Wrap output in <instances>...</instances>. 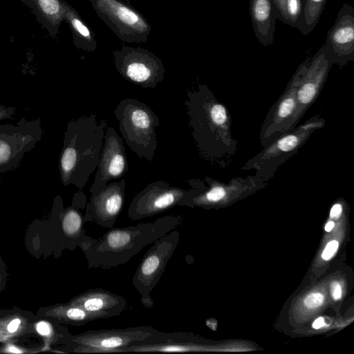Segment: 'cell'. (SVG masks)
<instances>
[{
    "mask_svg": "<svg viewBox=\"0 0 354 354\" xmlns=\"http://www.w3.org/2000/svg\"><path fill=\"white\" fill-rule=\"evenodd\" d=\"M182 219L180 216L166 215L153 223L109 228L102 237L81 248L88 268L108 269L124 264L146 245L175 229Z\"/></svg>",
    "mask_w": 354,
    "mask_h": 354,
    "instance_id": "cell-1",
    "label": "cell"
},
{
    "mask_svg": "<svg viewBox=\"0 0 354 354\" xmlns=\"http://www.w3.org/2000/svg\"><path fill=\"white\" fill-rule=\"evenodd\" d=\"M108 124L95 114L68 122L59 160L60 180L82 190L97 168Z\"/></svg>",
    "mask_w": 354,
    "mask_h": 354,
    "instance_id": "cell-2",
    "label": "cell"
},
{
    "mask_svg": "<svg viewBox=\"0 0 354 354\" xmlns=\"http://www.w3.org/2000/svg\"><path fill=\"white\" fill-rule=\"evenodd\" d=\"M113 112L125 143L138 158L151 162L158 147L156 128L160 124L153 111L144 102L127 97Z\"/></svg>",
    "mask_w": 354,
    "mask_h": 354,
    "instance_id": "cell-3",
    "label": "cell"
},
{
    "mask_svg": "<svg viewBox=\"0 0 354 354\" xmlns=\"http://www.w3.org/2000/svg\"><path fill=\"white\" fill-rule=\"evenodd\" d=\"M180 232L171 230L154 241L139 263L132 278V283L140 296L141 304L146 308L153 307L150 294L158 283L165 267L180 241Z\"/></svg>",
    "mask_w": 354,
    "mask_h": 354,
    "instance_id": "cell-4",
    "label": "cell"
},
{
    "mask_svg": "<svg viewBox=\"0 0 354 354\" xmlns=\"http://www.w3.org/2000/svg\"><path fill=\"white\" fill-rule=\"evenodd\" d=\"M151 326L89 330L74 338L75 351L81 353H118L127 346L142 341L156 332Z\"/></svg>",
    "mask_w": 354,
    "mask_h": 354,
    "instance_id": "cell-5",
    "label": "cell"
},
{
    "mask_svg": "<svg viewBox=\"0 0 354 354\" xmlns=\"http://www.w3.org/2000/svg\"><path fill=\"white\" fill-rule=\"evenodd\" d=\"M41 119L22 118L15 124H1L0 174L16 168L26 153L31 151L42 136Z\"/></svg>",
    "mask_w": 354,
    "mask_h": 354,
    "instance_id": "cell-6",
    "label": "cell"
},
{
    "mask_svg": "<svg viewBox=\"0 0 354 354\" xmlns=\"http://www.w3.org/2000/svg\"><path fill=\"white\" fill-rule=\"evenodd\" d=\"M189 192V189L171 186L162 180L151 183L133 197L128 216L133 221L153 216L179 206Z\"/></svg>",
    "mask_w": 354,
    "mask_h": 354,
    "instance_id": "cell-7",
    "label": "cell"
},
{
    "mask_svg": "<svg viewBox=\"0 0 354 354\" xmlns=\"http://www.w3.org/2000/svg\"><path fill=\"white\" fill-rule=\"evenodd\" d=\"M129 167L124 141L115 129L107 127L101 149L97 171L90 192L94 194L103 189L111 180L122 178Z\"/></svg>",
    "mask_w": 354,
    "mask_h": 354,
    "instance_id": "cell-8",
    "label": "cell"
},
{
    "mask_svg": "<svg viewBox=\"0 0 354 354\" xmlns=\"http://www.w3.org/2000/svg\"><path fill=\"white\" fill-rule=\"evenodd\" d=\"M323 46L332 64L340 68L354 61V8L351 5H342Z\"/></svg>",
    "mask_w": 354,
    "mask_h": 354,
    "instance_id": "cell-9",
    "label": "cell"
},
{
    "mask_svg": "<svg viewBox=\"0 0 354 354\" xmlns=\"http://www.w3.org/2000/svg\"><path fill=\"white\" fill-rule=\"evenodd\" d=\"M125 188L126 180L120 178L91 194L86 205L84 223L91 222L109 229L114 227L124 203Z\"/></svg>",
    "mask_w": 354,
    "mask_h": 354,
    "instance_id": "cell-10",
    "label": "cell"
},
{
    "mask_svg": "<svg viewBox=\"0 0 354 354\" xmlns=\"http://www.w3.org/2000/svg\"><path fill=\"white\" fill-rule=\"evenodd\" d=\"M115 63L124 79L143 88H154L164 79L163 65L153 55L140 53L119 55Z\"/></svg>",
    "mask_w": 354,
    "mask_h": 354,
    "instance_id": "cell-11",
    "label": "cell"
},
{
    "mask_svg": "<svg viewBox=\"0 0 354 354\" xmlns=\"http://www.w3.org/2000/svg\"><path fill=\"white\" fill-rule=\"evenodd\" d=\"M72 305L82 308L96 319L120 315L127 308L126 299L104 289H88L72 301Z\"/></svg>",
    "mask_w": 354,
    "mask_h": 354,
    "instance_id": "cell-12",
    "label": "cell"
},
{
    "mask_svg": "<svg viewBox=\"0 0 354 354\" xmlns=\"http://www.w3.org/2000/svg\"><path fill=\"white\" fill-rule=\"evenodd\" d=\"M249 10L255 37L263 46L274 41L275 23L279 13L272 0H249Z\"/></svg>",
    "mask_w": 354,
    "mask_h": 354,
    "instance_id": "cell-13",
    "label": "cell"
},
{
    "mask_svg": "<svg viewBox=\"0 0 354 354\" xmlns=\"http://www.w3.org/2000/svg\"><path fill=\"white\" fill-rule=\"evenodd\" d=\"M35 16L37 21L49 35L55 37L64 18L62 0H21Z\"/></svg>",
    "mask_w": 354,
    "mask_h": 354,
    "instance_id": "cell-14",
    "label": "cell"
},
{
    "mask_svg": "<svg viewBox=\"0 0 354 354\" xmlns=\"http://www.w3.org/2000/svg\"><path fill=\"white\" fill-rule=\"evenodd\" d=\"M327 0H304L301 16L296 28L304 35L310 34L317 24Z\"/></svg>",
    "mask_w": 354,
    "mask_h": 354,
    "instance_id": "cell-15",
    "label": "cell"
},
{
    "mask_svg": "<svg viewBox=\"0 0 354 354\" xmlns=\"http://www.w3.org/2000/svg\"><path fill=\"white\" fill-rule=\"evenodd\" d=\"M109 6H110L109 7L112 10L113 16L115 17L119 22H121L125 26L139 29H140L142 26H145L139 16L128 8L120 3L118 4L114 1H110Z\"/></svg>",
    "mask_w": 354,
    "mask_h": 354,
    "instance_id": "cell-16",
    "label": "cell"
},
{
    "mask_svg": "<svg viewBox=\"0 0 354 354\" xmlns=\"http://www.w3.org/2000/svg\"><path fill=\"white\" fill-rule=\"evenodd\" d=\"M304 0H285L282 22L297 28L301 16Z\"/></svg>",
    "mask_w": 354,
    "mask_h": 354,
    "instance_id": "cell-17",
    "label": "cell"
},
{
    "mask_svg": "<svg viewBox=\"0 0 354 354\" xmlns=\"http://www.w3.org/2000/svg\"><path fill=\"white\" fill-rule=\"evenodd\" d=\"M301 138L298 135L290 134L280 138L273 148V151L290 152L299 145Z\"/></svg>",
    "mask_w": 354,
    "mask_h": 354,
    "instance_id": "cell-18",
    "label": "cell"
},
{
    "mask_svg": "<svg viewBox=\"0 0 354 354\" xmlns=\"http://www.w3.org/2000/svg\"><path fill=\"white\" fill-rule=\"evenodd\" d=\"M324 300V295L320 292H313L307 295L304 301V305L309 308L320 306Z\"/></svg>",
    "mask_w": 354,
    "mask_h": 354,
    "instance_id": "cell-19",
    "label": "cell"
},
{
    "mask_svg": "<svg viewBox=\"0 0 354 354\" xmlns=\"http://www.w3.org/2000/svg\"><path fill=\"white\" fill-rule=\"evenodd\" d=\"M339 246V243L337 241H330L326 246L325 247L322 257L324 260L330 259L336 253Z\"/></svg>",
    "mask_w": 354,
    "mask_h": 354,
    "instance_id": "cell-20",
    "label": "cell"
},
{
    "mask_svg": "<svg viewBox=\"0 0 354 354\" xmlns=\"http://www.w3.org/2000/svg\"><path fill=\"white\" fill-rule=\"evenodd\" d=\"M17 108L13 106H6L0 104V120L12 119L16 113Z\"/></svg>",
    "mask_w": 354,
    "mask_h": 354,
    "instance_id": "cell-21",
    "label": "cell"
},
{
    "mask_svg": "<svg viewBox=\"0 0 354 354\" xmlns=\"http://www.w3.org/2000/svg\"><path fill=\"white\" fill-rule=\"evenodd\" d=\"M331 292L335 300H337L341 298L342 288L338 282L335 281L331 284Z\"/></svg>",
    "mask_w": 354,
    "mask_h": 354,
    "instance_id": "cell-22",
    "label": "cell"
},
{
    "mask_svg": "<svg viewBox=\"0 0 354 354\" xmlns=\"http://www.w3.org/2000/svg\"><path fill=\"white\" fill-rule=\"evenodd\" d=\"M37 330L41 335H47L50 333L49 325L44 322H39L37 326Z\"/></svg>",
    "mask_w": 354,
    "mask_h": 354,
    "instance_id": "cell-23",
    "label": "cell"
},
{
    "mask_svg": "<svg viewBox=\"0 0 354 354\" xmlns=\"http://www.w3.org/2000/svg\"><path fill=\"white\" fill-rule=\"evenodd\" d=\"M342 212V205L337 203L335 204L330 209V218H337L341 214Z\"/></svg>",
    "mask_w": 354,
    "mask_h": 354,
    "instance_id": "cell-24",
    "label": "cell"
},
{
    "mask_svg": "<svg viewBox=\"0 0 354 354\" xmlns=\"http://www.w3.org/2000/svg\"><path fill=\"white\" fill-rule=\"evenodd\" d=\"M272 2L279 13L280 20L281 21L285 0H272Z\"/></svg>",
    "mask_w": 354,
    "mask_h": 354,
    "instance_id": "cell-25",
    "label": "cell"
},
{
    "mask_svg": "<svg viewBox=\"0 0 354 354\" xmlns=\"http://www.w3.org/2000/svg\"><path fill=\"white\" fill-rule=\"evenodd\" d=\"M21 323V321L20 319H13L12 322H10V324L8 325V330L10 332V333H14L15 332L19 324Z\"/></svg>",
    "mask_w": 354,
    "mask_h": 354,
    "instance_id": "cell-26",
    "label": "cell"
},
{
    "mask_svg": "<svg viewBox=\"0 0 354 354\" xmlns=\"http://www.w3.org/2000/svg\"><path fill=\"white\" fill-rule=\"evenodd\" d=\"M324 325V319L323 317H318L313 324V328L319 329Z\"/></svg>",
    "mask_w": 354,
    "mask_h": 354,
    "instance_id": "cell-27",
    "label": "cell"
},
{
    "mask_svg": "<svg viewBox=\"0 0 354 354\" xmlns=\"http://www.w3.org/2000/svg\"><path fill=\"white\" fill-rule=\"evenodd\" d=\"M334 227V222L333 221H329L325 226V230L326 232H330Z\"/></svg>",
    "mask_w": 354,
    "mask_h": 354,
    "instance_id": "cell-28",
    "label": "cell"
},
{
    "mask_svg": "<svg viewBox=\"0 0 354 354\" xmlns=\"http://www.w3.org/2000/svg\"><path fill=\"white\" fill-rule=\"evenodd\" d=\"M0 127H1V124H0Z\"/></svg>",
    "mask_w": 354,
    "mask_h": 354,
    "instance_id": "cell-29",
    "label": "cell"
}]
</instances>
